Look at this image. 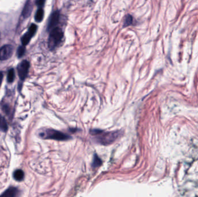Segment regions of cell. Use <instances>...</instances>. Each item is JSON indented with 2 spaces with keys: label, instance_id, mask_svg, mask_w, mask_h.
<instances>
[{
  "label": "cell",
  "instance_id": "obj_1",
  "mask_svg": "<svg viewBox=\"0 0 198 197\" xmlns=\"http://www.w3.org/2000/svg\"><path fill=\"white\" fill-rule=\"evenodd\" d=\"M90 134L93 136L95 142L105 146L111 144L120 136L119 131L105 132L97 129L90 130Z\"/></svg>",
  "mask_w": 198,
  "mask_h": 197
},
{
  "label": "cell",
  "instance_id": "obj_2",
  "mask_svg": "<svg viewBox=\"0 0 198 197\" xmlns=\"http://www.w3.org/2000/svg\"><path fill=\"white\" fill-rule=\"evenodd\" d=\"M64 38V33L60 27H56L51 30L48 38V47L51 50H54L62 42Z\"/></svg>",
  "mask_w": 198,
  "mask_h": 197
},
{
  "label": "cell",
  "instance_id": "obj_3",
  "mask_svg": "<svg viewBox=\"0 0 198 197\" xmlns=\"http://www.w3.org/2000/svg\"><path fill=\"white\" fill-rule=\"evenodd\" d=\"M39 135L43 139H54L57 140H67L71 136L66 134L53 129H45L40 132Z\"/></svg>",
  "mask_w": 198,
  "mask_h": 197
},
{
  "label": "cell",
  "instance_id": "obj_4",
  "mask_svg": "<svg viewBox=\"0 0 198 197\" xmlns=\"http://www.w3.org/2000/svg\"><path fill=\"white\" fill-rule=\"evenodd\" d=\"M30 68V64L27 60L21 61L17 66L18 75L20 79L22 81L24 80L27 77L29 70Z\"/></svg>",
  "mask_w": 198,
  "mask_h": 197
},
{
  "label": "cell",
  "instance_id": "obj_5",
  "mask_svg": "<svg viewBox=\"0 0 198 197\" xmlns=\"http://www.w3.org/2000/svg\"><path fill=\"white\" fill-rule=\"evenodd\" d=\"M60 13L59 11H56L51 14V16L49 17L47 23V30L48 31L52 30L57 26L60 20Z\"/></svg>",
  "mask_w": 198,
  "mask_h": 197
},
{
  "label": "cell",
  "instance_id": "obj_6",
  "mask_svg": "<svg viewBox=\"0 0 198 197\" xmlns=\"http://www.w3.org/2000/svg\"><path fill=\"white\" fill-rule=\"evenodd\" d=\"M13 47L11 45H6L0 48V60H6L12 56Z\"/></svg>",
  "mask_w": 198,
  "mask_h": 197
},
{
  "label": "cell",
  "instance_id": "obj_7",
  "mask_svg": "<svg viewBox=\"0 0 198 197\" xmlns=\"http://www.w3.org/2000/svg\"><path fill=\"white\" fill-rule=\"evenodd\" d=\"M37 30V26L34 24H33L30 27L28 32H27L25 34H24L21 37V43L22 45L24 46L27 45L30 41L31 40V38L34 35Z\"/></svg>",
  "mask_w": 198,
  "mask_h": 197
},
{
  "label": "cell",
  "instance_id": "obj_8",
  "mask_svg": "<svg viewBox=\"0 0 198 197\" xmlns=\"http://www.w3.org/2000/svg\"><path fill=\"white\" fill-rule=\"evenodd\" d=\"M18 193V190L17 188L14 187H11L8 188L5 191L1 196L4 197H13L15 196Z\"/></svg>",
  "mask_w": 198,
  "mask_h": 197
},
{
  "label": "cell",
  "instance_id": "obj_9",
  "mask_svg": "<svg viewBox=\"0 0 198 197\" xmlns=\"http://www.w3.org/2000/svg\"><path fill=\"white\" fill-rule=\"evenodd\" d=\"M133 17L130 15H127L124 19H123V27L125 28L126 27H128L130 26L131 24H132L133 23Z\"/></svg>",
  "mask_w": 198,
  "mask_h": 197
},
{
  "label": "cell",
  "instance_id": "obj_10",
  "mask_svg": "<svg viewBox=\"0 0 198 197\" xmlns=\"http://www.w3.org/2000/svg\"><path fill=\"white\" fill-rule=\"evenodd\" d=\"M13 177L15 180L17 181H21L24 178V172L20 169H17L15 171Z\"/></svg>",
  "mask_w": 198,
  "mask_h": 197
},
{
  "label": "cell",
  "instance_id": "obj_11",
  "mask_svg": "<svg viewBox=\"0 0 198 197\" xmlns=\"http://www.w3.org/2000/svg\"><path fill=\"white\" fill-rule=\"evenodd\" d=\"M44 16V12L42 8H39L38 10L37 11L35 15V21L39 23L42 21L43 18Z\"/></svg>",
  "mask_w": 198,
  "mask_h": 197
},
{
  "label": "cell",
  "instance_id": "obj_12",
  "mask_svg": "<svg viewBox=\"0 0 198 197\" xmlns=\"http://www.w3.org/2000/svg\"><path fill=\"white\" fill-rule=\"evenodd\" d=\"M102 164V161L101 159L99 158L97 154L94 155V158H93V161L92 164V166L93 168H96L97 167H98L101 164Z\"/></svg>",
  "mask_w": 198,
  "mask_h": 197
},
{
  "label": "cell",
  "instance_id": "obj_13",
  "mask_svg": "<svg viewBox=\"0 0 198 197\" xmlns=\"http://www.w3.org/2000/svg\"><path fill=\"white\" fill-rule=\"evenodd\" d=\"M15 71L13 69H11L8 73V75H7V81L9 83H12L15 80Z\"/></svg>",
  "mask_w": 198,
  "mask_h": 197
},
{
  "label": "cell",
  "instance_id": "obj_14",
  "mask_svg": "<svg viewBox=\"0 0 198 197\" xmlns=\"http://www.w3.org/2000/svg\"><path fill=\"white\" fill-rule=\"evenodd\" d=\"M0 128L3 131H6L8 129V126L5 120L0 115Z\"/></svg>",
  "mask_w": 198,
  "mask_h": 197
},
{
  "label": "cell",
  "instance_id": "obj_15",
  "mask_svg": "<svg viewBox=\"0 0 198 197\" xmlns=\"http://www.w3.org/2000/svg\"><path fill=\"white\" fill-rule=\"evenodd\" d=\"M25 51H26L25 46L22 45L19 47L18 50H17V56L19 58L21 57L24 55V53H25Z\"/></svg>",
  "mask_w": 198,
  "mask_h": 197
},
{
  "label": "cell",
  "instance_id": "obj_16",
  "mask_svg": "<svg viewBox=\"0 0 198 197\" xmlns=\"http://www.w3.org/2000/svg\"><path fill=\"white\" fill-rule=\"evenodd\" d=\"M44 3V0H38L37 1V4L38 5H42Z\"/></svg>",
  "mask_w": 198,
  "mask_h": 197
},
{
  "label": "cell",
  "instance_id": "obj_17",
  "mask_svg": "<svg viewBox=\"0 0 198 197\" xmlns=\"http://www.w3.org/2000/svg\"><path fill=\"white\" fill-rule=\"evenodd\" d=\"M3 79V74L1 72H0V86H1V85Z\"/></svg>",
  "mask_w": 198,
  "mask_h": 197
}]
</instances>
